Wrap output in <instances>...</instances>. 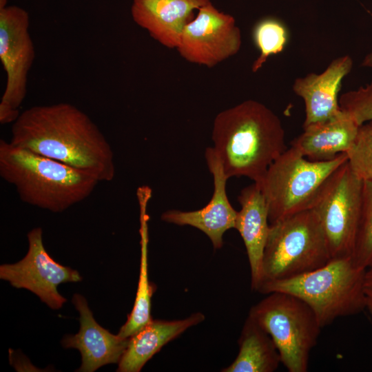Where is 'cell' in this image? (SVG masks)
<instances>
[{
  "mask_svg": "<svg viewBox=\"0 0 372 372\" xmlns=\"http://www.w3.org/2000/svg\"><path fill=\"white\" fill-rule=\"evenodd\" d=\"M28 251L14 264L0 266V278L16 288L26 289L36 294L50 309H59L66 302L57 290L64 282H79L82 278L76 270L54 260L45 250L42 229L36 227L28 234Z\"/></svg>",
  "mask_w": 372,
  "mask_h": 372,
  "instance_id": "8fae6325",
  "label": "cell"
},
{
  "mask_svg": "<svg viewBox=\"0 0 372 372\" xmlns=\"http://www.w3.org/2000/svg\"><path fill=\"white\" fill-rule=\"evenodd\" d=\"M348 161L347 153L327 161H312L291 147L269 167L259 183L269 224L311 209L330 176Z\"/></svg>",
  "mask_w": 372,
  "mask_h": 372,
  "instance_id": "5b68a950",
  "label": "cell"
},
{
  "mask_svg": "<svg viewBox=\"0 0 372 372\" xmlns=\"http://www.w3.org/2000/svg\"><path fill=\"white\" fill-rule=\"evenodd\" d=\"M362 65L364 67H372V52L365 56Z\"/></svg>",
  "mask_w": 372,
  "mask_h": 372,
  "instance_id": "484cf974",
  "label": "cell"
},
{
  "mask_svg": "<svg viewBox=\"0 0 372 372\" xmlns=\"http://www.w3.org/2000/svg\"><path fill=\"white\" fill-rule=\"evenodd\" d=\"M365 309L372 320V267L366 270L364 279Z\"/></svg>",
  "mask_w": 372,
  "mask_h": 372,
  "instance_id": "d4e9b609",
  "label": "cell"
},
{
  "mask_svg": "<svg viewBox=\"0 0 372 372\" xmlns=\"http://www.w3.org/2000/svg\"><path fill=\"white\" fill-rule=\"evenodd\" d=\"M339 105L359 125L372 121V81L365 86L342 94Z\"/></svg>",
  "mask_w": 372,
  "mask_h": 372,
  "instance_id": "cb8c5ba5",
  "label": "cell"
},
{
  "mask_svg": "<svg viewBox=\"0 0 372 372\" xmlns=\"http://www.w3.org/2000/svg\"><path fill=\"white\" fill-rule=\"evenodd\" d=\"M72 301L79 313L80 329L76 334L65 336L61 344L80 351L82 364L77 371L93 372L103 365L118 363L129 338L114 335L99 325L82 295L74 294Z\"/></svg>",
  "mask_w": 372,
  "mask_h": 372,
  "instance_id": "4fadbf2b",
  "label": "cell"
},
{
  "mask_svg": "<svg viewBox=\"0 0 372 372\" xmlns=\"http://www.w3.org/2000/svg\"><path fill=\"white\" fill-rule=\"evenodd\" d=\"M209 171L213 176L214 192L208 203L200 209L164 211L161 219L179 226L189 225L203 231L211 240L215 249L223 245V235L235 229L238 211L231 205L226 191L229 178L213 147H207L205 153Z\"/></svg>",
  "mask_w": 372,
  "mask_h": 372,
  "instance_id": "7c38bea8",
  "label": "cell"
},
{
  "mask_svg": "<svg viewBox=\"0 0 372 372\" xmlns=\"http://www.w3.org/2000/svg\"><path fill=\"white\" fill-rule=\"evenodd\" d=\"M359 125L347 112L303 127V132L291 142V147L312 161H327L347 153L357 136Z\"/></svg>",
  "mask_w": 372,
  "mask_h": 372,
  "instance_id": "e0dca14e",
  "label": "cell"
},
{
  "mask_svg": "<svg viewBox=\"0 0 372 372\" xmlns=\"http://www.w3.org/2000/svg\"><path fill=\"white\" fill-rule=\"evenodd\" d=\"M352 67L351 57L345 55L333 60L320 74L311 73L295 80L293 90L304 100L305 105L302 127L324 121L341 112L338 92L343 79Z\"/></svg>",
  "mask_w": 372,
  "mask_h": 372,
  "instance_id": "9a60e30c",
  "label": "cell"
},
{
  "mask_svg": "<svg viewBox=\"0 0 372 372\" xmlns=\"http://www.w3.org/2000/svg\"><path fill=\"white\" fill-rule=\"evenodd\" d=\"M147 198L141 203V261L138 288L132 311L127 316L125 323L121 327L118 335L123 338H129L141 330L152 320L151 316L152 297L156 290V285L150 282L148 276V216L146 214Z\"/></svg>",
  "mask_w": 372,
  "mask_h": 372,
  "instance_id": "ffe728a7",
  "label": "cell"
},
{
  "mask_svg": "<svg viewBox=\"0 0 372 372\" xmlns=\"http://www.w3.org/2000/svg\"><path fill=\"white\" fill-rule=\"evenodd\" d=\"M331 259L325 234L315 212L308 209L295 214L270 224L261 285L311 271Z\"/></svg>",
  "mask_w": 372,
  "mask_h": 372,
  "instance_id": "8992f818",
  "label": "cell"
},
{
  "mask_svg": "<svg viewBox=\"0 0 372 372\" xmlns=\"http://www.w3.org/2000/svg\"><path fill=\"white\" fill-rule=\"evenodd\" d=\"M210 0H132L134 21L162 45L177 48L182 32L194 17V10Z\"/></svg>",
  "mask_w": 372,
  "mask_h": 372,
  "instance_id": "5bb4252c",
  "label": "cell"
},
{
  "mask_svg": "<svg viewBox=\"0 0 372 372\" xmlns=\"http://www.w3.org/2000/svg\"><path fill=\"white\" fill-rule=\"evenodd\" d=\"M347 154L353 173L363 181L372 180V121L360 126L355 140Z\"/></svg>",
  "mask_w": 372,
  "mask_h": 372,
  "instance_id": "603a6c76",
  "label": "cell"
},
{
  "mask_svg": "<svg viewBox=\"0 0 372 372\" xmlns=\"http://www.w3.org/2000/svg\"><path fill=\"white\" fill-rule=\"evenodd\" d=\"M352 260L356 265L372 267V180L363 181L362 203Z\"/></svg>",
  "mask_w": 372,
  "mask_h": 372,
  "instance_id": "7402d4cb",
  "label": "cell"
},
{
  "mask_svg": "<svg viewBox=\"0 0 372 372\" xmlns=\"http://www.w3.org/2000/svg\"><path fill=\"white\" fill-rule=\"evenodd\" d=\"M10 142L84 172L99 182L116 174L110 145L93 121L69 103L36 105L12 123Z\"/></svg>",
  "mask_w": 372,
  "mask_h": 372,
  "instance_id": "6da1fadb",
  "label": "cell"
},
{
  "mask_svg": "<svg viewBox=\"0 0 372 372\" xmlns=\"http://www.w3.org/2000/svg\"><path fill=\"white\" fill-rule=\"evenodd\" d=\"M0 176L25 203L61 212L87 198L99 181L56 160L0 141Z\"/></svg>",
  "mask_w": 372,
  "mask_h": 372,
  "instance_id": "3957f363",
  "label": "cell"
},
{
  "mask_svg": "<svg viewBox=\"0 0 372 372\" xmlns=\"http://www.w3.org/2000/svg\"><path fill=\"white\" fill-rule=\"evenodd\" d=\"M0 0V59L6 83L0 102V123H13L25 98L28 76L35 58L28 12Z\"/></svg>",
  "mask_w": 372,
  "mask_h": 372,
  "instance_id": "9c48e42d",
  "label": "cell"
},
{
  "mask_svg": "<svg viewBox=\"0 0 372 372\" xmlns=\"http://www.w3.org/2000/svg\"><path fill=\"white\" fill-rule=\"evenodd\" d=\"M203 313L197 312L182 320H152L129 338L127 347L118 362V372H139L146 362L166 344L189 328L202 322Z\"/></svg>",
  "mask_w": 372,
  "mask_h": 372,
  "instance_id": "ac0fdd59",
  "label": "cell"
},
{
  "mask_svg": "<svg viewBox=\"0 0 372 372\" xmlns=\"http://www.w3.org/2000/svg\"><path fill=\"white\" fill-rule=\"evenodd\" d=\"M239 351L223 372H273L281 363L278 350L268 333L248 315L238 339Z\"/></svg>",
  "mask_w": 372,
  "mask_h": 372,
  "instance_id": "d6986e66",
  "label": "cell"
},
{
  "mask_svg": "<svg viewBox=\"0 0 372 372\" xmlns=\"http://www.w3.org/2000/svg\"><path fill=\"white\" fill-rule=\"evenodd\" d=\"M211 139L227 176L259 183L269 167L286 149L279 117L266 105L247 100L219 112Z\"/></svg>",
  "mask_w": 372,
  "mask_h": 372,
  "instance_id": "7a4b0ae2",
  "label": "cell"
},
{
  "mask_svg": "<svg viewBox=\"0 0 372 372\" xmlns=\"http://www.w3.org/2000/svg\"><path fill=\"white\" fill-rule=\"evenodd\" d=\"M363 180L348 161L327 180L311 209L325 234L331 257H352L358 228Z\"/></svg>",
  "mask_w": 372,
  "mask_h": 372,
  "instance_id": "ba28073f",
  "label": "cell"
},
{
  "mask_svg": "<svg viewBox=\"0 0 372 372\" xmlns=\"http://www.w3.org/2000/svg\"><path fill=\"white\" fill-rule=\"evenodd\" d=\"M249 313L271 336L289 372H307L322 329L312 309L296 296L271 292Z\"/></svg>",
  "mask_w": 372,
  "mask_h": 372,
  "instance_id": "52a82bcc",
  "label": "cell"
},
{
  "mask_svg": "<svg viewBox=\"0 0 372 372\" xmlns=\"http://www.w3.org/2000/svg\"><path fill=\"white\" fill-rule=\"evenodd\" d=\"M238 200L235 229L243 240L251 271V287L257 291L262 280V258L270 224L265 197L254 183L243 188Z\"/></svg>",
  "mask_w": 372,
  "mask_h": 372,
  "instance_id": "2e32d148",
  "label": "cell"
},
{
  "mask_svg": "<svg viewBox=\"0 0 372 372\" xmlns=\"http://www.w3.org/2000/svg\"><path fill=\"white\" fill-rule=\"evenodd\" d=\"M241 44V31L234 17L210 1L186 25L176 50L187 61L212 68L236 54Z\"/></svg>",
  "mask_w": 372,
  "mask_h": 372,
  "instance_id": "30bf717a",
  "label": "cell"
},
{
  "mask_svg": "<svg viewBox=\"0 0 372 372\" xmlns=\"http://www.w3.org/2000/svg\"><path fill=\"white\" fill-rule=\"evenodd\" d=\"M365 269L351 257L331 259L326 265L300 276L263 282L259 293H287L304 301L314 312L322 328L335 320L365 309Z\"/></svg>",
  "mask_w": 372,
  "mask_h": 372,
  "instance_id": "277c9868",
  "label": "cell"
},
{
  "mask_svg": "<svg viewBox=\"0 0 372 372\" xmlns=\"http://www.w3.org/2000/svg\"><path fill=\"white\" fill-rule=\"evenodd\" d=\"M288 37L286 27L276 19L267 17L257 22L253 28L252 38L260 54L252 64V72L258 71L269 56L282 52Z\"/></svg>",
  "mask_w": 372,
  "mask_h": 372,
  "instance_id": "44dd1931",
  "label": "cell"
}]
</instances>
